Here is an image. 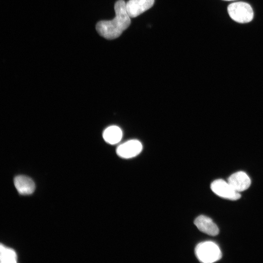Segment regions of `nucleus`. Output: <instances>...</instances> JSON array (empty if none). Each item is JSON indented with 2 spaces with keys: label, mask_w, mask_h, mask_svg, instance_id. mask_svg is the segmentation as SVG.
<instances>
[{
  "label": "nucleus",
  "mask_w": 263,
  "mask_h": 263,
  "mask_svg": "<svg viewBox=\"0 0 263 263\" xmlns=\"http://www.w3.org/2000/svg\"><path fill=\"white\" fill-rule=\"evenodd\" d=\"M115 17L110 20H101L95 26L98 33L108 39L119 37L131 24L130 17L126 8V3L118 0L114 4Z\"/></svg>",
  "instance_id": "nucleus-1"
},
{
  "label": "nucleus",
  "mask_w": 263,
  "mask_h": 263,
  "mask_svg": "<svg viewBox=\"0 0 263 263\" xmlns=\"http://www.w3.org/2000/svg\"><path fill=\"white\" fill-rule=\"evenodd\" d=\"M198 260L204 263H212L222 258V253L218 245L212 241H206L198 244L195 249Z\"/></svg>",
  "instance_id": "nucleus-2"
},
{
  "label": "nucleus",
  "mask_w": 263,
  "mask_h": 263,
  "mask_svg": "<svg viewBox=\"0 0 263 263\" xmlns=\"http://www.w3.org/2000/svg\"><path fill=\"white\" fill-rule=\"evenodd\" d=\"M227 12L233 20L241 23L251 21L254 16L251 6L244 2H236L230 4L227 7Z\"/></svg>",
  "instance_id": "nucleus-3"
},
{
  "label": "nucleus",
  "mask_w": 263,
  "mask_h": 263,
  "mask_svg": "<svg viewBox=\"0 0 263 263\" xmlns=\"http://www.w3.org/2000/svg\"><path fill=\"white\" fill-rule=\"evenodd\" d=\"M212 191L218 196L231 200L240 198L241 194L235 190L228 182L223 179L215 180L210 185Z\"/></svg>",
  "instance_id": "nucleus-4"
},
{
  "label": "nucleus",
  "mask_w": 263,
  "mask_h": 263,
  "mask_svg": "<svg viewBox=\"0 0 263 263\" xmlns=\"http://www.w3.org/2000/svg\"><path fill=\"white\" fill-rule=\"evenodd\" d=\"M142 149L139 141L132 139L120 144L116 149V153L123 158H131L138 155Z\"/></svg>",
  "instance_id": "nucleus-5"
},
{
  "label": "nucleus",
  "mask_w": 263,
  "mask_h": 263,
  "mask_svg": "<svg viewBox=\"0 0 263 263\" xmlns=\"http://www.w3.org/2000/svg\"><path fill=\"white\" fill-rule=\"evenodd\" d=\"M154 0H129L126 8L130 18H135L150 8Z\"/></svg>",
  "instance_id": "nucleus-6"
},
{
  "label": "nucleus",
  "mask_w": 263,
  "mask_h": 263,
  "mask_svg": "<svg viewBox=\"0 0 263 263\" xmlns=\"http://www.w3.org/2000/svg\"><path fill=\"white\" fill-rule=\"evenodd\" d=\"M227 182L235 190L239 192L247 189L251 184L249 177L242 171L231 175L228 178Z\"/></svg>",
  "instance_id": "nucleus-7"
},
{
  "label": "nucleus",
  "mask_w": 263,
  "mask_h": 263,
  "mask_svg": "<svg viewBox=\"0 0 263 263\" xmlns=\"http://www.w3.org/2000/svg\"><path fill=\"white\" fill-rule=\"evenodd\" d=\"M194 224L201 232L210 236H216L219 234L217 225L209 217L200 215L194 220Z\"/></svg>",
  "instance_id": "nucleus-8"
},
{
  "label": "nucleus",
  "mask_w": 263,
  "mask_h": 263,
  "mask_svg": "<svg viewBox=\"0 0 263 263\" xmlns=\"http://www.w3.org/2000/svg\"><path fill=\"white\" fill-rule=\"evenodd\" d=\"M14 183L17 191L21 195H29L35 190V184L28 176L18 175L14 178Z\"/></svg>",
  "instance_id": "nucleus-9"
},
{
  "label": "nucleus",
  "mask_w": 263,
  "mask_h": 263,
  "mask_svg": "<svg viewBox=\"0 0 263 263\" xmlns=\"http://www.w3.org/2000/svg\"><path fill=\"white\" fill-rule=\"evenodd\" d=\"M122 132L116 126H111L106 128L103 133L105 141L112 145L118 143L122 139Z\"/></svg>",
  "instance_id": "nucleus-10"
},
{
  "label": "nucleus",
  "mask_w": 263,
  "mask_h": 263,
  "mask_svg": "<svg viewBox=\"0 0 263 263\" xmlns=\"http://www.w3.org/2000/svg\"><path fill=\"white\" fill-rule=\"evenodd\" d=\"M0 260L2 263H15L17 260V254L13 249L1 244L0 246Z\"/></svg>",
  "instance_id": "nucleus-11"
},
{
  "label": "nucleus",
  "mask_w": 263,
  "mask_h": 263,
  "mask_svg": "<svg viewBox=\"0 0 263 263\" xmlns=\"http://www.w3.org/2000/svg\"><path fill=\"white\" fill-rule=\"evenodd\" d=\"M224 0L231 1V0Z\"/></svg>",
  "instance_id": "nucleus-12"
}]
</instances>
